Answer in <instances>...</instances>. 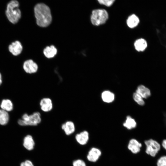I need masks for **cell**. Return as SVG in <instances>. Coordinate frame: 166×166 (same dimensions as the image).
<instances>
[{
    "label": "cell",
    "mask_w": 166,
    "mask_h": 166,
    "mask_svg": "<svg viewBox=\"0 0 166 166\" xmlns=\"http://www.w3.org/2000/svg\"><path fill=\"white\" fill-rule=\"evenodd\" d=\"M101 154V152L99 149L93 147L89 151L87 158L90 162H95L99 160Z\"/></svg>",
    "instance_id": "6"
},
{
    "label": "cell",
    "mask_w": 166,
    "mask_h": 166,
    "mask_svg": "<svg viewBox=\"0 0 166 166\" xmlns=\"http://www.w3.org/2000/svg\"><path fill=\"white\" fill-rule=\"evenodd\" d=\"M140 20L137 16L135 14H132L128 17L126 22L128 26L132 28L136 27L138 24Z\"/></svg>",
    "instance_id": "17"
},
{
    "label": "cell",
    "mask_w": 166,
    "mask_h": 166,
    "mask_svg": "<svg viewBox=\"0 0 166 166\" xmlns=\"http://www.w3.org/2000/svg\"><path fill=\"white\" fill-rule=\"evenodd\" d=\"M77 142L82 145L87 144L89 139V134L86 130L83 131L77 134L75 136Z\"/></svg>",
    "instance_id": "11"
},
{
    "label": "cell",
    "mask_w": 166,
    "mask_h": 166,
    "mask_svg": "<svg viewBox=\"0 0 166 166\" xmlns=\"http://www.w3.org/2000/svg\"><path fill=\"white\" fill-rule=\"evenodd\" d=\"M144 144L146 146V153L152 156H155L160 149L159 143L152 139L145 140Z\"/></svg>",
    "instance_id": "5"
},
{
    "label": "cell",
    "mask_w": 166,
    "mask_h": 166,
    "mask_svg": "<svg viewBox=\"0 0 166 166\" xmlns=\"http://www.w3.org/2000/svg\"><path fill=\"white\" fill-rule=\"evenodd\" d=\"M162 144L163 147L166 150V139L163 140Z\"/></svg>",
    "instance_id": "27"
},
{
    "label": "cell",
    "mask_w": 166,
    "mask_h": 166,
    "mask_svg": "<svg viewBox=\"0 0 166 166\" xmlns=\"http://www.w3.org/2000/svg\"><path fill=\"white\" fill-rule=\"evenodd\" d=\"M1 109L7 112L12 111L13 109V105L12 101L9 99H4L2 100L0 105Z\"/></svg>",
    "instance_id": "20"
},
{
    "label": "cell",
    "mask_w": 166,
    "mask_h": 166,
    "mask_svg": "<svg viewBox=\"0 0 166 166\" xmlns=\"http://www.w3.org/2000/svg\"><path fill=\"white\" fill-rule=\"evenodd\" d=\"M142 144L135 139H132L129 141L128 148L132 153L136 154L140 151Z\"/></svg>",
    "instance_id": "9"
},
{
    "label": "cell",
    "mask_w": 166,
    "mask_h": 166,
    "mask_svg": "<svg viewBox=\"0 0 166 166\" xmlns=\"http://www.w3.org/2000/svg\"><path fill=\"white\" fill-rule=\"evenodd\" d=\"M98 2L101 5H103L108 7L112 5L115 0H97Z\"/></svg>",
    "instance_id": "23"
},
{
    "label": "cell",
    "mask_w": 166,
    "mask_h": 166,
    "mask_svg": "<svg viewBox=\"0 0 166 166\" xmlns=\"http://www.w3.org/2000/svg\"><path fill=\"white\" fill-rule=\"evenodd\" d=\"M41 110L45 112L51 111L53 108V104L51 99L49 97H44L41 100L39 103Z\"/></svg>",
    "instance_id": "8"
},
{
    "label": "cell",
    "mask_w": 166,
    "mask_h": 166,
    "mask_svg": "<svg viewBox=\"0 0 166 166\" xmlns=\"http://www.w3.org/2000/svg\"><path fill=\"white\" fill-rule=\"evenodd\" d=\"M157 166H166V156L161 157L157 160Z\"/></svg>",
    "instance_id": "24"
},
{
    "label": "cell",
    "mask_w": 166,
    "mask_h": 166,
    "mask_svg": "<svg viewBox=\"0 0 166 166\" xmlns=\"http://www.w3.org/2000/svg\"><path fill=\"white\" fill-rule=\"evenodd\" d=\"M115 97L114 93L109 90H105L101 94L102 101L106 103H110L113 102L114 100Z\"/></svg>",
    "instance_id": "15"
},
{
    "label": "cell",
    "mask_w": 166,
    "mask_h": 166,
    "mask_svg": "<svg viewBox=\"0 0 166 166\" xmlns=\"http://www.w3.org/2000/svg\"><path fill=\"white\" fill-rule=\"evenodd\" d=\"M123 126L128 129H132L135 128L136 125L135 120L130 116H128L126 120L123 123Z\"/></svg>",
    "instance_id": "18"
},
{
    "label": "cell",
    "mask_w": 166,
    "mask_h": 166,
    "mask_svg": "<svg viewBox=\"0 0 166 166\" xmlns=\"http://www.w3.org/2000/svg\"><path fill=\"white\" fill-rule=\"evenodd\" d=\"M22 45L18 41H16L12 42L8 46L9 52L14 56L19 55L22 50Z\"/></svg>",
    "instance_id": "7"
},
{
    "label": "cell",
    "mask_w": 166,
    "mask_h": 166,
    "mask_svg": "<svg viewBox=\"0 0 166 166\" xmlns=\"http://www.w3.org/2000/svg\"><path fill=\"white\" fill-rule=\"evenodd\" d=\"M24 163L26 166H34L32 162L30 160H26Z\"/></svg>",
    "instance_id": "26"
},
{
    "label": "cell",
    "mask_w": 166,
    "mask_h": 166,
    "mask_svg": "<svg viewBox=\"0 0 166 166\" xmlns=\"http://www.w3.org/2000/svg\"><path fill=\"white\" fill-rule=\"evenodd\" d=\"M19 5L18 2L16 0L11 1L7 5L6 15L8 20L12 24L17 23L21 17Z\"/></svg>",
    "instance_id": "2"
},
{
    "label": "cell",
    "mask_w": 166,
    "mask_h": 166,
    "mask_svg": "<svg viewBox=\"0 0 166 166\" xmlns=\"http://www.w3.org/2000/svg\"><path fill=\"white\" fill-rule=\"evenodd\" d=\"M23 145L24 147L28 150H31L34 149L35 142L31 135H28L24 137Z\"/></svg>",
    "instance_id": "14"
},
{
    "label": "cell",
    "mask_w": 166,
    "mask_h": 166,
    "mask_svg": "<svg viewBox=\"0 0 166 166\" xmlns=\"http://www.w3.org/2000/svg\"><path fill=\"white\" fill-rule=\"evenodd\" d=\"M43 53L48 58L53 57L57 54V49L53 45L46 47L44 50Z\"/></svg>",
    "instance_id": "19"
},
{
    "label": "cell",
    "mask_w": 166,
    "mask_h": 166,
    "mask_svg": "<svg viewBox=\"0 0 166 166\" xmlns=\"http://www.w3.org/2000/svg\"><path fill=\"white\" fill-rule=\"evenodd\" d=\"M41 121L40 113L39 112H36L30 115L25 113L22 115V119L18 120V123L20 125L22 126H35L39 124Z\"/></svg>",
    "instance_id": "3"
},
{
    "label": "cell",
    "mask_w": 166,
    "mask_h": 166,
    "mask_svg": "<svg viewBox=\"0 0 166 166\" xmlns=\"http://www.w3.org/2000/svg\"><path fill=\"white\" fill-rule=\"evenodd\" d=\"M23 68L25 71L29 73H36L38 69L37 65L32 60L25 61L23 64Z\"/></svg>",
    "instance_id": "10"
},
{
    "label": "cell",
    "mask_w": 166,
    "mask_h": 166,
    "mask_svg": "<svg viewBox=\"0 0 166 166\" xmlns=\"http://www.w3.org/2000/svg\"><path fill=\"white\" fill-rule=\"evenodd\" d=\"M107 12L105 9H98L93 10L91 16L92 23L98 26L104 24L108 18Z\"/></svg>",
    "instance_id": "4"
},
{
    "label": "cell",
    "mask_w": 166,
    "mask_h": 166,
    "mask_svg": "<svg viewBox=\"0 0 166 166\" xmlns=\"http://www.w3.org/2000/svg\"><path fill=\"white\" fill-rule=\"evenodd\" d=\"M9 120V116L7 112L2 109H0V124L5 125L7 124Z\"/></svg>",
    "instance_id": "21"
},
{
    "label": "cell",
    "mask_w": 166,
    "mask_h": 166,
    "mask_svg": "<svg viewBox=\"0 0 166 166\" xmlns=\"http://www.w3.org/2000/svg\"><path fill=\"white\" fill-rule=\"evenodd\" d=\"M134 46L136 49L138 51H143L147 47V43L146 41L143 38L136 40L134 43Z\"/></svg>",
    "instance_id": "16"
},
{
    "label": "cell",
    "mask_w": 166,
    "mask_h": 166,
    "mask_svg": "<svg viewBox=\"0 0 166 166\" xmlns=\"http://www.w3.org/2000/svg\"><path fill=\"white\" fill-rule=\"evenodd\" d=\"M2 74L0 73V85L2 84Z\"/></svg>",
    "instance_id": "28"
},
{
    "label": "cell",
    "mask_w": 166,
    "mask_h": 166,
    "mask_svg": "<svg viewBox=\"0 0 166 166\" xmlns=\"http://www.w3.org/2000/svg\"><path fill=\"white\" fill-rule=\"evenodd\" d=\"M133 98L134 100L138 105L140 106H143L145 104V102L141 96L136 92H135L133 94Z\"/></svg>",
    "instance_id": "22"
},
{
    "label": "cell",
    "mask_w": 166,
    "mask_h": 166,
    "mask_svg": "<svg viewBox=\"0 0 166 166\" xmlns=\"http://www.w3.org/2000/svg\"><path fill=\"white\" fill-rule=\"evenodd\" d=\"M61 128L65 134L68 136L73 134L75 130V124L71 121H66L61 125Z\"/></svg>",
    "instance_id": "12"
},
{
    "label": "cell",
    "mask_w": 166,
    "mask_h": 166,
    "mask_svg": "<svg viewBox=\"0 0 166 166\" xmlns=\"http://www.w3.org/2000/svg\"><path fill=\"white\" fill-rule=\"evenodd\" d=\"M35 16L37 25L41 27H46L51 23L52 16L49 7L43 3L36 5L34 8Z\"/></svg>",
    "instance_id": "1"
},
{
    "label": "cell",
    "mask_w": 166,
    "mask_h": 166,
    "mask_svg": "<svg viewBox=\"0 0 166 166\" xmlns=\"http://www.w3.org/2000/svg\"><path fill=\"white\" fill-rule=\"evenodd\" d=\"M136 92L139 94L143 99L148 98L151 95L150 89L142 85H140L137 87Z\"/></svg>",
    "instance_id": "13"
},
{
    "label": "cell",
    "mask_w": 166,
    "mask_h": 166,
    "mask_svg": "<svg viewBox=\"0 0 166 166\" xmlns=\"http://www.w3.org/2000/svg\"><path fill=\"white\" fill-rule=\"evenodd\" d=\"M73 165V166H86L84 161L81 159H77L74 160Z\"/></svg>",
    "instance_id": "25"
}]
</instances>
